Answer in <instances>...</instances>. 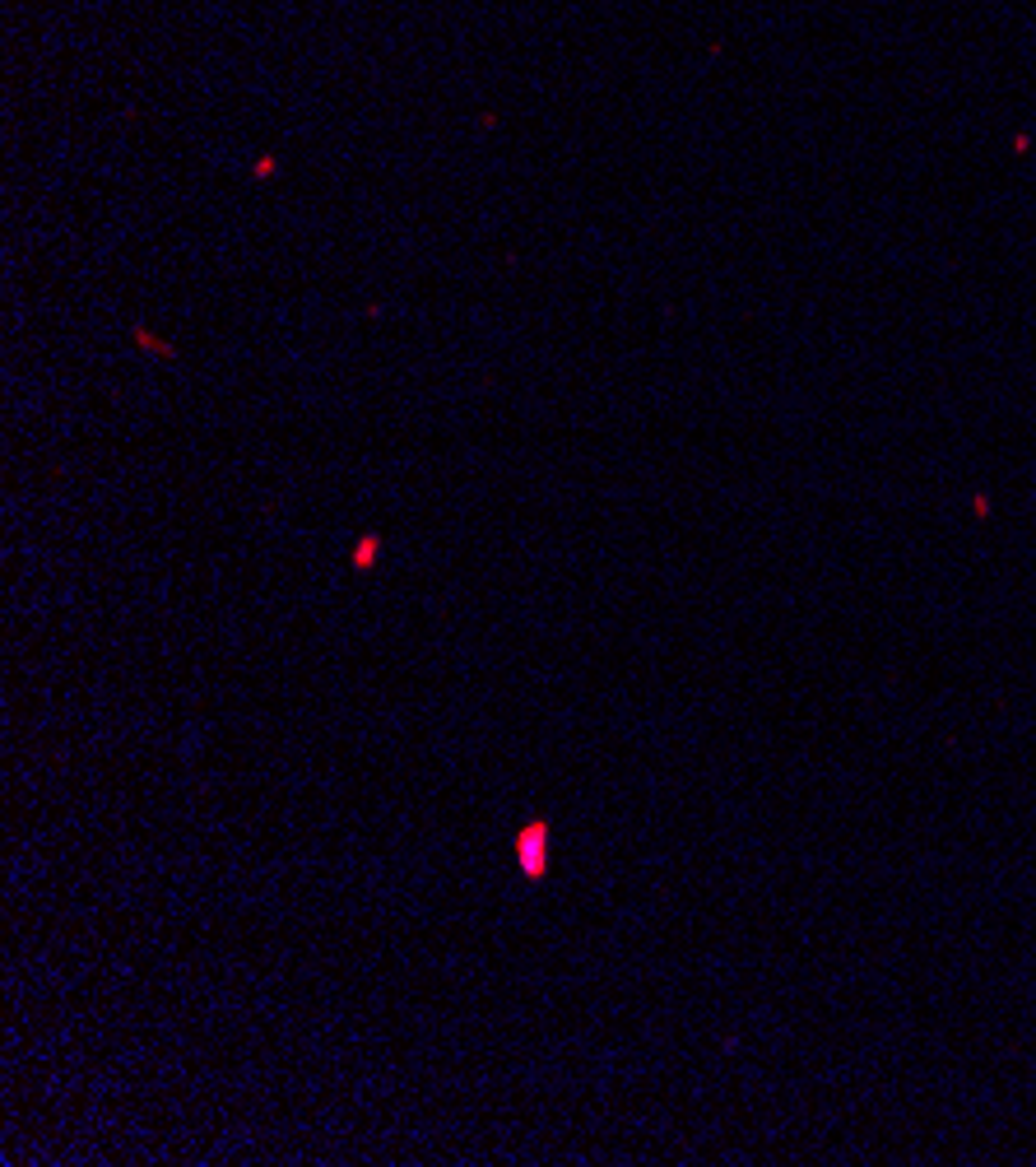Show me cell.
<instances>
[{"label": "cell", "mask_w": 1036, "mask_h": 1167, "mask_svg": "<svg viewBox=\"0 0 1036 1167\" xmlns=\"http://www.w3.org/2000/svg\"><path fill=\"white\" fill-rule=\"evenodd\" d=\"M512 851H517V865L525 879L549 875V819H530V824L517 832Z\"/></svg>", "instance_id": "6da1fadb"}, {"label": "cell", "mask_w": 1036, "mask_h": 1167, "mask_svg": "<svg viewBox=\"0 0 1036 1167\" xmlns=\"http://www.w3.org/2000/svg\"><path fill=\"white\" fill-rule=\"evenodd\" d=\"M372 558H377V539H363L358 549H353V568H372Z\"/></svg>", "instance_id": "7a4b0ae2"}]
</instances>
